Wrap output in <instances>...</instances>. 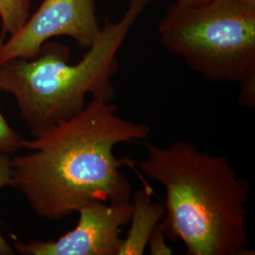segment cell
<instances>
[{"instance_id":"cell-13","label":"cell","mask_w":255,"mask_h":255,"mask_svg":"<svg viewBox=\"0 0 255 255\" xmlns=\"http://www.w3.org/2000/svg\"><path fill=\"white\" fill-rule=\"evenodd\" d=\"M240 1L243 2L244 4H246L248 6H250V7L255 8V0H240Z\"/></svg>"},{"instance_id":"cell-7","label":"cell","mask_w":255,"mask_h":255,"mask_svg":"<svg viewBox=\"0 0 255 255\" xmlns=\"http://www.w3.org/2000/svg\"><path fill=\"white\" fill-rule=\"evenodd\" d=\"M130 201V228L122 239L118 255H144L149 237L165 215L164 202L153 201L147 186L134 192Z\"/></svg>"},{"instance_id":"cell-12","label":"cell","mask_w":255,"mask_h":255,"mask_svg":"<svg viewBox=\"0 0 255 255\" xmlns=\"http://www.w3.org/2000/svg\"><path fill=\"white\" fill-rule=\"evenodd\" d=\"M210 1L211 0H176V2L184 6H200Z\"/></svg>"},{"instance_id":"cell-3","label":"cell","mask_w":255,"mask_h":255,"mask_svg":"<svg viewBox=\"0 0 255 255\" xmlns=\"http://www.w3.org/2000/svg\"><path fill=\"white\" fill-rule=\"evenodd\" d=\"M151 1L128 0L123 16L117 23L106 20L98 40L77 64H69L67 46L49 41L34 59L0 64V89L13 96L32 137L80 113L88 95L113 102L111 79L118 70V52Z\"/></svg>"},{"instance_id":"cell-5","label":"cell","mask_w":255,"mask_h":255,"mask_svg":"<svg viewBox=\"0 0 255 255\" xmlns=\"http://www.w3.org/2000/svg\"><path fill=\"white\" fill-rule=\"evenodd\" d=\"M96 0H44L18 31L0 38V64L12 59H34L51 38L68 36L90 48L101 35Z\"/></svg>"},{"instance_id":"cell-2","label":"cell","mask_w":255,"mask_h":255,"mask_svg":"<svg viewBox=\"0 0 255 255\" xmlns=\"http://www.w3.org/2000/svg\"><path fill=\"white\" fill-rule=\"evenodd\" d=\"M146 146V158L137 166L164 188L165 215L159 226L166 238L181 240L186 255H255L248 248L251 185L228 158L181 140Z\"/></svg>"},{"instance_id":"cell-11","label":"cell","mask_w":255,"mask_h":255,"mask_svg":"<svg viewBox=\"0 0 255 255\" xmlns=\"http://www.w3.org/2000/svg\"><path fill=\"white\" fill-rule=\"evenodd\" d=\"M165 235L158 225L148 239L147 245L151 255H171L173 251L165 242Z\"/></svg>"},{"instance_id":"cell-10","label":"cell","mask_w":255,"mask_h":255,"mask_svg":"<svg viewBox=\"0 0 255 255\" xmlns=\"http://www.w3.org/2000/svg\"><path fill=\"white\" fill-rule=\"evenodd\" d=\"M21 140L22 138L9 126L0 112V152L7 155L15 153L21 148Z\"/></svg>"},{"instance_id":"cell-8","label":"cell","mask_w":255,"mask_h":255,"mask_svg":"<svg viewBox=\"0 0 255 255\" xmlns=\"http://www.w3.org/2000/svg\"><path fill=\"white\" fill-rule=\"evenodd\" d=\"M30 6L31 0H0V38L5 39L6 35L16 33L25 25Z\"/></svg>"},{"instance_id":"cell-6","label":"cell","mask_w":255,"mask_h":255,"mask_svg":"<svg viewBox=\"0 0 255 255\" xmlns=\"http://www.w3.org/2000/svg\"><path fill=\"white\" fill-rule=\"evenodd\" d=\"M131 212V201H94L77 212V226L57 240H16L12 248L21 255H118L123 239L121 228L129 222Z\"/></svg>"},{"instance_id":"cell-1","label":"cell","mask_w":255,"mask_h":255,"mask_svg":"<svg viewBox=\"0 0 255 255\" xmlns=\"http://www.w3.org/2000/svg\"><path fill=\"white\" fill-rule=\"evenodd\" d=\"M118 111L114 102L93 99L72 118L22 138L21 148L29 152L11 158V186L39 218L57 221L94 201H130L131 184L120 170L129 161L117 159L114 149L146 140L151 128Z\"/></svg>"},{"instance_id":"cell-4","label":"cell","mask_w":255,"mask_h":255,"mask_svg":"<svg viewBox=\"0 0 255 255\" xmlns=\"http://www.w3.org/2000/svg\"><path fill=\"white\" fill-rule=\"evenodd\" d=\"M158 32L163 46L211 82L255 81V8L240 0L172 3Z\"/></svg>"},{"instance_id":"cell-9","label":"cell","mask_w":255,"mask_h":255,"mask_svg":"<svg viewBox=\"0 0 255 255\" xmlns=\"http://www.w3.org/2000/svg\"><path fill=\"white\" fill-rule=\"evenodd\" d=\"M12 164L9 155L0 152V190L6 186H11ZM15 254L13 248L9 245L0 232V255H12Z\"/></svg>"}]
</instances>
